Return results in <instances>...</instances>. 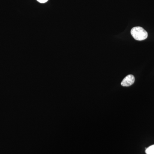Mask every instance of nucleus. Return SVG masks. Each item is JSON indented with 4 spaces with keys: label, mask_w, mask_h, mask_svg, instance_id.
<instances>
[{
    "label": "nucleus",
    "mask_w": 154,
    "mask_h": 154,
    "mask_svg": "<svg viewBox=\"0 0 154 154\" xmlns=\"http://www.w3.org/2000/svg\"><path fill=\"white\" fill-rule=\"evenodd\" d=\"M131 35L135 40L142 41L148 37V33L143 28L140 27H134L131 31Z\"/></svg>",
    "instance_id": "1"
},
{
    "label": "nucleus",
    "mask_w": 154,
    "mask_h": 154,
    "mask_svg": "<svg viewBox=\"0 0 154 154\" xmlns=\"http://www.w3.org/2000/svg\"><path fill=\"white\" fill-rule=\"evenodd\" d=\"M135 78L134 76L132 75H129L126 76L123 79L121 83V85L123 87H129L134 83Z\"/></svg>",
    "instance_id": "2"
},
{
    "label": "nucleus",
    "mask_w": 154,
    "mask_h": 154,
    "mask_svg": "<svg viewBox=\"0 0 154 154\" xmlns=\"http://www.w3.org/2000/svg\"><path fill=\"white\" fill-rule=\"evenodd\" d=\"M146 154H154V145L150 146L146 150Z\"/></svg>",
    "instance_id": "3"
},
{
    "label": "nucleus",
    "mask_w": 154,
    "mask_h": 154,
    "mask_svg": "<svg viewBox=\"0 0 154 154\" xmlns=\"http://www.w3.org/2000/svg\"><path fill=\"white\" fill-rule=\"evenodd\" d=\"M37 1H38V2H39V3H45L48 2V0H37Z\"/></svg>",
    "instance_id": "4"
}]
</instances>
